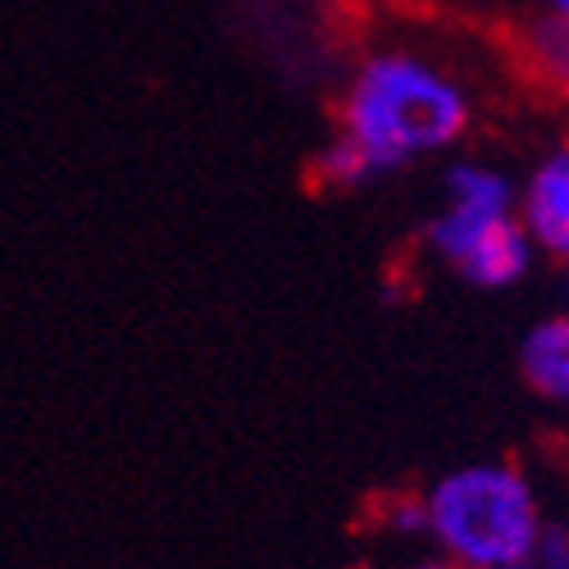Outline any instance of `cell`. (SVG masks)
I'll use <instances>...</instances> for the list:
<instances>
[{
	"instance_id": "9c48e42d",
	"label": "cell",
	"mask_w": 569,
	"mask_h": 569,
	"mask_svg": "<svg viewBox=\"0 0 569 569\" xmlns=\"http://www.w3.org/2000/svg\"><path fill=\"white\" fill-rule=\"evenodd\" d=\"M538 19L569 28V0H538Z\"/></svg>"
},
{
	"instance_id": "8fae6325",
	"label": "cell",
	"mask_w": 569,
	"mask_h": 569,
	"mask_svg": "<svg viewBox=\"0 0 569 569\" xmlns=\"http://www.w3.org/2000/svg\"><path fill=\"white\" fill-rule=\"evenodd\" d=\"M506 569H547L538 556H529V560H519V565H506Z\"/></svg>"
},
{
	"instance_id": "ba28073f",
	"label": "cell",
	"mask_w": 569,
	"mask_h": 569,
	"mask_svg": "<svg viewBox=\"0 0 569 569\" xmlns=\"http://www.w3.org/2000/svg\"><path fill=\"white\" fill-rule=\"evenodd\" d=\"M538 560L547 569H569V515H551L547 533L538 542Z\"/></svg>"
},
{
	"instance_id": "3957f363",
	"label": "cell",
	"mask_w": 569,
	"mask_h": 569,
	"mask_svg": "<svg viewBox=\"0 0 569 569\" xmlns=\"http://www.w3.org/2000/svg\"><path fill=\"white\" fill-rule=\"evenodd\" d=\"M438 210L423 223V251L438 269L479 292L525 282L538 251L519 223V178L483 156H456L442 169Z\"/></svg>"
},
{
	"instance_id": "6da1fadb",
	"label": "cell",
	"mask_w": 569,
	"mask_h": 569,
	"mask_svg": "<svg viewBox=\"0 0 569 569\" xmlns=\"http://www.w3.org/2000/svg\"><path fill=\"white\" fill-rule=\"evenodd\" d=\"M473 123L479 87L460 64L415 41H378L338 91L333 137L315 156V173L323 187H369L460 151Z\"/></svg>"
},
{
	"instance_id": "30bf717a",
	"label": "cell",
	"mask_w": 569,
	"mask_h": 569,
	"mask_svg": "<svg viewBox=\"0 0 569 569\" xmlns=\"http://www.w3.org/2000/svg\"><path fill=\"white\" fill-rule=\"evenodd\" d=\"M406 569H456V565H447V560H438V556H423V560H410Z\"/></svg>"
},
{
	"instance_id": "8992f818",
	"label": "cell",
	"mask_w": 569,
	"mask_h": 569,
	"mask_svg": "<svg viewBox=\"0 0 569 569\" xmlns=\"http://www.w3.org/2000/svg\"><path fill=\"white\" fill-rule=\"evenodd\" d=\"M525 56H529V64L538 69L542 82H551L556 91L569 97V28L547 23V19L533 14V23L525 32Z\"/></svg>"
},
{
	"instance_id": "52a82bcc",
	"label": "cell",
	"mask_w": 569,
	"mask_h": 569,
	"mask_svg": "<svg viewBox=\"0 0 569 569\" xmlns=\"http://www.w3.org/2000/svg\"><path fill=\"white\" fill-rule=\"evenodd\" d=\"M378 529L397 542L423 547V515H419V492H392L383 501V515H378Z\"/></svg>"
},
{
	"instance_id": "277c9868",
	"label": "cell",
	"mask_w": 569,
	"mask_h": 569,
	"mask_svg": "<svg viewBox=\"0 0 569 569\" xmlns=\"http://www.w3.org/2000/svg\"><path fill=\"white\" fill-rule=\"evenodd\" d=\"M519 223L538 260L569 269V137L547 147L519 178Z\"/></svg>"
},
{
	"instance_id": "7a4b0ae2",
	"label": "cell",
	"mask_w": 569,
	"mask_h": 569,
	"mask_svg": "<svg viewBox=\"0 0 569 569\" xmlns=\"http://www.w3.org/2000/svg\"><path fill=\"white\" fill-rule=\"evenodd\" d=\"M423 547L456 569H506L538 556L547 492L515 460H469L419 488Z\"/></svg>"
},
{
	"instance_id": "5b68a950",
	"label": "cell",
	"mask_w": 569,
	"mask_h": 569,
	"mask_svg": "<svg viewBox=\"0 0 569 569\" xmlns=\"http://www.w3.org/2000/svg\"><path fill=\"white\" fill-rule=\"evenodd\" d=\"M519 378L533 397L569 410V306L542 315L519 342Z\"/></svg>"
},
{
	"instance_id": "7c38bea8",
	"label": "cell",
	"mask_w": 569,
	"mask_h": 569,
	"mask_svg": "<svg viewBox=\"0 0 569 569\" xmlns=\"http://www.w3.org/2000/svg\"><path fill=\"white\" fill-rule=\"evenodd\" d=\"M565 456H569V429H565Z\"/></svg>"
}]
</instances>
